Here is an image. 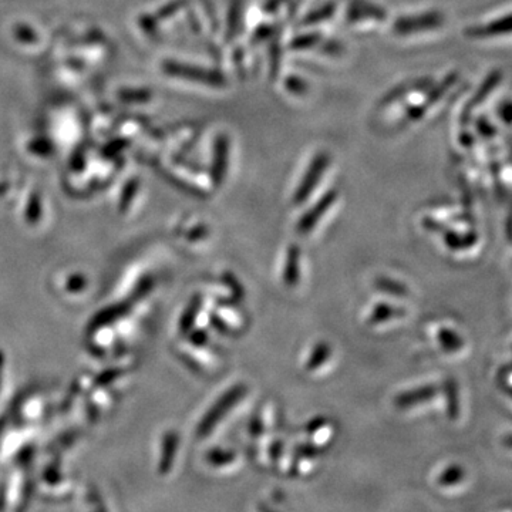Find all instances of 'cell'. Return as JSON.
Here are the masks:
<instances>
[{"label": "cell", "instance_id": "cell-9", "mask_svg": "<svg viewBox=\"0 0 512 512\" xmlns=\"http://www.w3.org/2000/svg\"><path fill=\"white\" fill-rule=\"evenodd\" d=\"M330 348L328 343H319L313 349L311 357H309L308 363H306V370L313 372V370L319 369L326 360L329 359Z\"/></svg>", "mask_w": 512, "mask_h": 512}, {"label": "cell", "instance_id": "cell-6", "mask_svg": "<svg viewBox=\"0 0 512 512\" xmlns=\"http://www.w3.org/2000/svg\"><path fill=\"white\" fill-rule=\"evenodd\" d=\"M299 276H301V249L292 245L286 255V265L284 271V281L289 288L298 285Z\"/></svg>", "mask_w": 512, "mask_h": 512}, {"label": "cell", "instance_id": "cell-2", "mask_svg": "<svg viewBox=\"0 0 512 512\" xmlns=\"http://www.w3.org/2000/svg\"><path fill=\"white\" fill-rule=\"evenodd\" d=\"M245 394H247V386L245 384H237V386L222 394L218 402L202 417L200 424H198V436L207 437L214 430V427L224 419L225 414L231 412L232 407L241 402Z\"/></svg>", "mask_w": 512, "mask_h": 512}, {"label": "cell", "instance_id": "cell-4", "mask_svg": "<svg viewBox=\"0 0 512 512\" xmlns=\"http://www.w3.org/2000/svg\"><path fill=\"white\" fill-rule=\"evenodd\" d=\"M336 200H338V192L335 190L326 192V194L320 198V201L313 205L311 210L303 214V217L298 224V231L301 232V234H308V232H311L312 229L316 227V224L322 220L323 215L332 208V205L335 204Z\"/></svg>", "mask_w": 512, "mask_h": 512}, {"label": "cell", "instance_id": "cell-3", "mask_svg": "<svg viewBox=\"0 0 512 512\" xmlns=\"http://www.w3.org/2000/svg\"><path fill=\"white\" fill-rule=\"evenodd\" d=\"M330 160H332V158H330L326 151H320V153L313 157L308 171L303 175L301 185H299L298 190L295 192L296 204H302V202H305L309 197H311L316 185L320 183L323 175H325V171L328 170Z\"/></svg>", "mask_w": 512, "mask_h": 512}, {"label": "cell", "instance_id": "cell-15", "mask_svg": "<svg viewBox=\"0 0 512 512\" xmlns=\"http://www.w3.org/2000/svg\"><path fill=\"white\" fill-rule=\"evenodd\" d=\"M262 430H264V426H262L261 421H259V420L252 421L251 431H252V433L255 434V436H256V434H261Z\"/></svg>", "mask_w": 512, "mask_h": 512}, {"label": "cell", "instance_id": "cell-7", "mask_svg": "<svg viewBox=\"0 0 512 512\" xmlns=\"http://www.w3.org/2000/svg\"><path fill=\"white\" fill-rule=\"evenodd\" d=\"M202 306L201 296H194L191 299V302L188 303L187 308L181 315L180 319V333L181 335H190L192 332V328H194L195 320H197L198 315H200Z\"/></svg>", "mask_w": 512, "mask_h": 512}, {"label": "cell", "instance_id": "cell-14", "mask_svg": "<svg viewBox=\"0 0 512 512\" xmlns=\"http://www.w3.org/2000/svg\"><path fill=\"white\" fill-rule=\"evenodd\" d=\"M315 454L316 450L311 446H301L298 448V457H313Z\"/></svg>", "mask_w": 512, "mask_h": 512}, {"label": "cell", "instance_id": "cell-10", "mask_svg": "<svg viewBox=\"0 0 512 512\" xmlns=\"http://www.w3.org/2000/svg\"><path fill=\"white\" fill-rule=\"evenodd\" d=\"M207 460L215 467L228 466V464L235 460V454L232 451L215 448V450L208 453Z\"/></svg>", "mask_w": 512, "mask_h": 512}, {"label": "cell", "instance_id": "cell-16", "mask_svg": "<svg viewBox=\"0 0 512 512\" xmlns=\"http://www.w3.org/2000/svg\"><path fill=\"white\" fill-rule=\"evenodd\" d=\"M281 448H282V444L279 443H275V446L274 448H272V451H271V456L272 458H274V460H278L279 458V454H281Z\"/></svg>", "mask_w": 512, "mask_h": 512}, {"label": "cell", "instance_id": "cell-13", "mask_svg": "<svg viewBox=\"0 0 512 512\" xmlns=\"http://www.w3.org/2000/svg\"><path fill=\"white\" fill-rule=\"evenodd\" d=\"M325 421L326 420L323 419V417H319V419L313 420L312 423L308 426L309 433H315V431L322 429V427L325 426Z\"/></svg>", "mask_w": 512, "mask_h": 512}, {"label": "cell", "instance_id": "cell-12", "mask_svg": "<svg viewBox=\"0 0 512 512\" xmlns=\"http://www.w3.org/2000/svg\"><path fill=\"white\" fill-rule=\"evenodd\" d=\"M208 333L205 330H195L191 335V343L195 346H204L208 343Z\"/></svg>", "mask_w": 512, "mask_h": 512}, {"label": "cell", "instance_id": "cell-5", "mask_svg": "<svg viewBox=\"0 0 512 512\" xmlns=\"http://www.w3.org/2000/svg\"><path fill=\"white\" fill-rule=\"evenodd\" d=\"M229 138L218 136L214 147V164H212V180L215 185H221L229 163Z\"/></svg>", "mask_w": 512, "mask_h": 512}, {"label": "cell", "instance_id": "cell-11", "mask_svg": "<svg viewBox=\"0 0 512 512\" xmlns=\"http://www.w3.org/2000/svg\"><path fill=\"white\" fill-rule=\"evenodd\" d=\"M224 279L229 285V288H231L232 295H234L235 298H242V296H244V291H242L241 285H238L237 279H235L234 276L227 274L224 276Z\"/></svg>", "mask_w": 512, "mask_h": 512}, {"label": "cell", "instance_id": "cell-1", "mask_svg": "<svg viewBox=\"0 0 512 512\" xmlns=\"http://www.w3.org/2000/svg\"><path fill=\"white\" fill-rule=\"evenodd\" d=\"M164 72L168 76L183 79L185 82L200 84V86L212 87V89L225 86V77L220 72L207 69V67L204 69V67L194 66V64L170 60V62L164 63Z\"/></svg>", "mask_w": 512, "mask_h": 512}, {"label": "cell", "instance_id": "cell-8", "mask_svg": "<svg viewBox=\"0 0 512 512\" xmlns=\"http://www.w3.org/2000/svg\"><path fill=\"white\" fill-rule=\"evenodd\" d=\"M178 436L175 431H168L164 439L163 457H161V473H168L173 468L175 454H177Z\"/></svg>", "mask_w": 512, "mask_h": 512}]
</instances>
